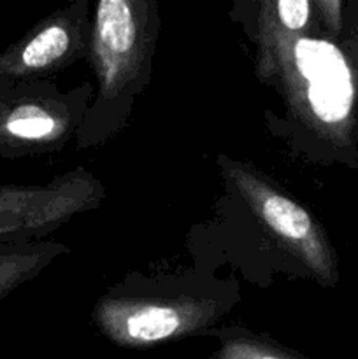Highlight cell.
<instances>
[{
  "mask_svg": "<svg viewBox=\"0 0 358 359\" xmlns=\"http://www.w3.org/2000/svg\"><path fill=\"white\" fill-rule=\"evenodd\" d=\"M255 56L256 76L276 88L314 160L358 172L357 81L340 46L298 35L256 49Z\"/></svg>",
  "mask_w": 358,
  "mask_h": 359,
  "instance_id": "1",
  "label": "cell"
},
{
  "mask_svg": "<svg viewBox=\"0 0 358 359\" xmlns=\"http://www.w3.org/2000/svg\"><path fill=\"white\" fill-rule=\"evenodd\" d=\"M160 34L154 0H100L91 14L86 60L95 93L76 133L77 149L111 142L125 130L150 84Z\"/></svg>",
  "mask_w": 358,
  "mask_h": 359,
  "instance_id": "2",
  "label": "cell"
},
{
  "mask_svg": "<svg viewBox=\"0 0 358 359\" xmlns=\"http://www.w3.org/2000/svg\"><path fill=\"white\" fill-rule=\"evenodd\" d=\"M237 302V287L214 280L135 277L105 291L91 321L116 347L151 349L207 335Z\"/></svg>",
  "mask_w": 358,
  "mask_h": 359,
  "instance_id": "3",
  "label": "cell"
},
{
  "mask_svg": "<svg viewBox=\"0 0 358 359\" xmlns=\"http://www.w3.org/2000/svg\"><path fill=\"white\" fill-rule=\"evenodd\" d=\"M218 167L225 184L244 202L270 238L311 279L323 287L337 286L340 279L339 258L314 214L251 163L220 154Z\"/></svg>",
  "mask_w": 358,
  "mask_h": 359,
  "instance_id": "4",
  "label": "cell"
},
{
  "mask_svg": "<svg viewBox=\"0 0 358 359\" xmlns=\"http://www.w3.org/2000/svg\"><path fill=\"white\" fill-rule=\"evenodd\" d=\"M95 88L62 90L53 79L0 84V158L56 154L76 139Z\"/></svg>",
  "mask_w": 358,
  "mask_h": 359,
  "instance_id": "5",
  "label": "cell"
},
{
  "mask_svg": "<svg viewBox=\"0 0 358 359\" xmlns=\"http://www.w3.org/2000/svg\"><path fill=\"white\" fill-rule=\"evenodd\" d=\"M105 186L76 167L42 184H0V241H44L74 216L98 209Z\"/></svg>",
  "mask_w": 358,
  "mask_h": 359,
  "instance_id": "6",
  "label": "cell"
},
{
  "mask_svg": "<svg viewBox=\"0 0 358 359\" xmlns=\"http://www.w3.org/2000/svg\"><path fill=\"white\" fill-rule=\"evenodd\" d=\"M90 27L88 0L53 11L0 53V84L51 79L86 58Z\"/></svg>",
  "mask_w": 358,
  "mask_h": 359,
  "instance_id": "7",
  "label": "cell"
},
{
  "mask_svg": "<svg viewBox=\"0 0 358 359\" xmlns=\"http://www.w3.org/2000/svg\"><path fill=\"white\" fill-rule=\"evenodd\" d=\"M63 255L69 248L56 241H0V302Z\"/></svg>",
  "mask_w": 358,
  "mask_h": 359,
  "instance_id": "8",
  "label": "cell"
},
{
  "mask_svg": "<svg viewBox=\"0 0 358 359\" xmlns=\"http://www.w3.org/2000/svg\"><path fill=\"white\" fill-rule=\"evenodd\" d=\"M316 11L312 0H265L258 4L251 39L256 49L298 35H311Z\"/></svg>",
  "mask_w": 358,
  "mask_h": 359,
  "instance_id": "9",
  "label": "cell"
},
{
  "mask_svg": "<svg viewBox=\"0 0 358 359\" xmlns=\"http://www.w3.org/2000/svg\"><path fill=\"white\" fill-rule=\"evenodd\" d=\"M209 337L220 340V347L209 359H311L267 335L244 328H213Z\"/></svg>",
  "mask_w": 358,
  "mask_h": 359,
  "instance_id": "10",
  "label": "cell"
},
{
  "mask_svg": "<svg viewBox=\"0 0 358 359\" xmlns=\"http://www.w3.org/2000/svg\"><path fill=\"white\" fill-rule=\"evenodd\" d=\"M312 2H314L316 20L321 23L323 30H325L323 37L337 42L344 32V21H346L344 7H346V2H343V0H312Z\"/></svg>",
  "mask_w": 358,
  "mask_h": 359,
  "instance_id": "11",
  "label": "cell"
},
{
  "mask_svg": "<svg viewBox=\"0 0 358 359\" xmlns=\"http://www.w3.org/2000/svg\"><path fill=\"white\" fill-rule=\"evenodd\" d=\"M344 30H347L346 41L340 49L346 55L347 62H350L351 69H353L354 81H357V97H358V13L346 14V21H344ZM357 140H358V125H357Z\"/></svg>",
  "mask_w": 358,
  "mask_h": 359,
  "instance_id": "12",
  "label": "cell"
}]
</instances>
